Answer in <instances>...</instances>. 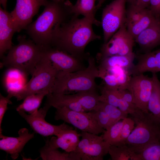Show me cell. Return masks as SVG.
<instances>
[{
	"mask_svg": "<svg viewBox=\"0 0 160 160\" xmlns=\"http://www.w3.org/2000/svg\"><path fill=\"white\" fill-rule=\"evenodd\" d=\"M153 86L152 78L143 73L131 76L127 89L132 93L137 107L148 112V104Z\"/></svg>",
	"mask_w": 160,
	"mask_h": 160,
	"instance_id": "14",
	"label": "cell"
},
{
	"mask_svg": "<svg viewBox=\"0 0 160 160\" xmlns=\"http://www.w3.org/2000/svg\"><path fill=\"white\" fill-rule=\"evenodd\" d=\"M123 124V121L121 120L105 130L102 135L103 140L110 145H116L119 139Z\"/></svg>",
	"mask_w": 160,
	"mask_h": 160,
	"instance_id": "32",
	"label": "cell"
},
{
	"mask_svg": "<svg viewBox=\"0 0 160 160\" xmlns=\"http://www.w3.org/2000/svg\"><path fill=\"white\" fill-rule=\"evenodd\" d=\"M65 0H60L61 1H65Z\"/></svg>",
	"mask_w": 160,
	"mask_h": 160,
	"instance_id": "45",
	"label": "cell"
},
{
	"mask_svg": "<svg viewBox=\"0 0 160 160\" xmlns=\"http://www.w3.org/2000/svg\"><path fill=\"white\" fill-rule=\"evenodd\" d=\"M44 7L37 19L25 29L32 40L43 49L52 47L57 31L73 16L70 12L68 0L48 1Z\"/></svg>",
	"mask_w": 160,
	"mask_h": 160,
	"instance_id": "1",
	"label": "cell"
},
{
	"mask_svg": "<svg viewBox=\"0 0 160 160\" xmlns=\"http://www.w3.org/2000/svg\"><path fill=\"white\" fill-rule=\"evenodd\" d=\"M98 2L96 5V9L97 10L101 6L103 3L106 0H97Z\"/></svg>",
	"mask_w": 160,
	"mask_h": 160,
	"instance_id": "43",
	"label": "cell"
},
{
	"mask_svg": "<svg viewBox=\"0 0 160 160\" xmlns=\"http://www.w3.org/2000/svg\"><path fill=\"white\" fill-rule=\"evenodd\" d=\"M46 96L45 103L56 109L65 107L76 111L87 112L72 94L55 95L49 93Z\"/></svg>",
	"mask_w": 160,
	"mask_h": 160,
	"instance_id": "21",
	"label": "cell"
},
{
	"mask_svg": "<svg viewBox=\"0 0 160 160\" xmlns=\"http://www.w3.org/2000/svg\"><path fill=\"white\" fill-rule=\"evenodd\" d=\"M80 137L79 134L72 127L62 132L58 136L47 140L44 146L49 148H61L66 152L73 151L76 148Z\"/></svg>",
	"mask_w": 160,
	"mask_h": 160,
	"instance_id": "17",
	"label": "cell"
},
{
	"mask_svg": "<svg viewBox=\"0 0 160 160\" xmlns=\"http://www.w3.org/2000/svg\"><path fill=\"white\" fill-rule=\"evenodd\" d=\"M52 1H61L60 0H50Z\"/></svg>",
	"mask_w": 160,
	"mask_h": 160,
	"instance_id": "44",
	"label": "cell"
},
{
	"mask_svg": "<svg viewBox=\"0 0 160 160\" xmlns=\"http://www.w3.org/2000/svg\"><path fill=\"white\" fill-rule=\"evenodd\" d=\"M151 0H126L129 6L141 9H147L149 7Z\"/></svg>",
	"mask_w": 160,
	"mask_h": 160,
	"instance_id": "39",
	"label": "cell"
},
{
	"mask_svg": "<svg viewBox=\"0 0 160 160\" xmlns=\"http://www.w3.org/2000/svg\"><path fill=\"white\" fill-rule=\"evenodd\" d=\"M49 93L48 92L44 91L27 96L23 103L16 108L17 111L27 112L30 114L34 113L38 110L43 98Z\"/></svg>",
	"mask_w": 160,
	"mask_h": 160,
	"instance_id": "27",
	"label": "cell"
},
{
	"mask_svg": "<svg viewBox=\"0 0 160 160\" xmlns=\"http://www.w3.org/2000/svg\"><path fill=\"white\" fill-rule=\"evenodd\" d=\"M135 41L145 53L160 45V19L157 18L139 34Z\"/></svg>",
	"mask_w": 160,
	"mask_h": 160,
	"instance_id": "18",
	"label": "cell"
},
{
	"mask_svg": "<svg viewBox=\"0 0 160 160\" xmlns=\"http://www.w3.org/2000/svg\"><path fill=\"white\" fill-rule=\"evenodd\" d=\"M9 68L5 73L4 80L8 95L11 98L26 84V75L17 68Z\"/></svg>",
	"mask_w": 160,
	"mask_h": 160,
	"instance_id": "23",
	"label": "cell"
},
{
	"mask_svg": "<svg viewBox=\"0 0 160 160\" xmlns=\"http://www.w3.org/2000/svg\"><path fill=\"white\" fill-rule=\"evenodd\" d=\"M39 152L43 160H73L70 152H62L57 148L50 149L44 146Z\"/></svg>",
	"mask_w": 160,
	"mask_h": 160,
	"instance_id": "30",
	"label": "cell"
},
{
	"mask_svg": "<svg viewBox=\"0 0 160 160\" xmlns=\"http://www.w3.org/2000/svg\"><path fill=\"white\" fill-rule=\"evenodd\" d=\"M89 112L98 124L105 130L108 129L113 124L108 114L103 110L97 108Z\"/></svg>",
	"mask_w": 160,
	"mask_h": 160,
	"instance_id": "34",
	"label": "cell"
},
{
	"mask_svg": "<svg viewBox=\"0 0 160 160\" xmlns=\"http://www.w3.org/2000/svg\"><path fill=\"white\" fill-rule=\"evenodd\" d=\"M86 111L95 110L100 101L97 90L84 91L72 94Z\"/></svg>",
	"mask_w": 160,
	"mask_h": 160,
	"instance_id": "26",
	"label": "cell"
},
{
	"mask_svg": "<svg viewBox=\"0 0 160 160\" xmlns=\"http://www.w3.org/2000/svg\"><path fill=\"white\" fill-rule=\"evenodd\" d=\"M7 0H0V3L3 6L4 9L6 10L7 4Z\"/></svg>",
	"mask_w": 160,
	"mask_h": 160,
	"instance_id": "42",
	"label": "cell"
},
{
	"mask_svg": "<svg viewBox=\"0 0 160 160\" xmlns=\"http://www.w3.org/2000/svg\"><path fill=\"white\" fill-rule=\"evenodd\" d=\"M135 57L134 53L128 55H114L107 57L99 61L97 67L99 73L109 69L120 67L129 70L134 65L133 61Z\"/></svg>",
	"mask_w": 160,
	"mask_h": 160,
	"instance_id": "22",
	"label": "cell"
},
{
	"mask_svg": "<svg viewBox=\"0 0 160 160\" xmlns=\"http://www.w3.org/2000/svg\"><path fill=\"white\" fill-rule=\"evenodd\" d=\"M131 75L134 76L146 72H157V64L154 51L144 53L137 57V62L129 71Z\"/></svg>",
	"mask_w": 160,
	"mask_h": 160,
	"instance_id": "24",
	"label": "cell"
},
{
	"mask_svg": "<svg viewBox=\"0 0 160 160\" xmlns=\"http://www.w3.org/2000/svg\"><path fill=\"white\" fill-rule=\"evenodd\" d=\"M17 39L18 44L1 58V67L15 68L26 75H32L41 60L44 49L25 35H19Z\"/></svg>",
	"mask_w": 160,
	"mask_h": 160,
	"instance_id": "4",
	"label": "cell"
},
{
	"mask_svg": "<svg viewBox=\"0 0 160 160\" xmlns=\"http://www.w3.org/2000/svg\"><path fill=\"white\" fill-rule=\"evenodd\" d=\"M119 99L117 93V89L111 88L105 85L101 87L100 101L118 108Z\"/></svg>",
	"mask_w": 160,
	"mask_h": 160,
	"instance_id": "33",
	"label": "cell"
},
{
	"mask_svg": "<svg viewBox=\"0 0 160 160\" xmlns=\"http://www.w3.org/2000/svg\"><path fill=\"white\" fill-rule=\"evenodd\" d=\"M108 153L112 160H137V154L126 144L110 145Z\"/></svg>",
	"mask_w": 160,
	"mask_h": 160,
	"instance_id": "28",
	"label": "cell"
},
{
	"mask_svg": "<svg viewBox=\"0 0 160 160\" xmlns=\"http://www.w3.org/2000/svg\"><path fill=\"white\" fill-rule=\"evenodd\" d=\"M135 153L137 160H160V140L145 145Z\"/></svg>",
	"mask_w": 160,
	"mask_h": 160,
	"instance_id": "29",
	"label": "cell"
},
{
	"mask_svg": "<svg viewBox=\"0 0 160 160\" xmlns=\"http://www.w3.org/2000/svg\"><path fill=\"white\" fill-rule=\"evenodd\" d=\"M126 0H114L103 9L101 22L104 43L125 23Z\"/></svg>",
	"mask_w": 160,
	"mask_h": 160,
	"instance_id": "9",
	"label": "cell"
},
{
	"mask_svg": "<svg viewBox=\"0 0 160 160\" xmlns=\"http://www.w3.org/2000/svg\"><path fill=\"white\" fill-rule=\"evenodd\" d=\"M153 86L148 104V111L160 122V81L156 73H153Z\"/></svg>",
	"mask_w": 160,
	"mask_h": 160,
	"instance_id": "25",
	"label": "cell"
},
{
	"mask_svg": "<svg viewBox=\"0 0 160 160\" xmlns=\"http://www.w3.org/2000/svg\"><path fill=\"white\" fill-rule=\"evenodd\" d=\"M97 0H77L75 4L68 0V5L71 13L75 17L82 15L93 24L99 26L101 22L95 17L96 11L95 2Z\"/></svg>",
	"mask_w": 160,
	"mask_h": 160,
	"instance_id": "20",
	"label": "cell"
},
{
	"mask_svg": "<svg viewBox=\"0 0 160 160\" xmlns=\"http://www.w3.org/2000/svg\"><path fill=\"white\" fill-rule=\"evenodd\" d=\"M48 0H17L15 6L10 13L16 32L25 29L37 14L40 7L45 6Z\"/></svg>",
	"mask_w": 160,
	"mask_h": 160,
	"instance_id": "12",
	"label": "cell"
},
{
	"mask_svg": "<svg viewBox=\"0 0 160 160\" xmlns=\"http://www.w3.org/2000/svg\"><path fill=\"white\" fill-rule=\"evenodd\" d=\"M157 64V72L160 71V49L154 51Z\"/></svg>",
	"mask_w": 160,
	"mask_h": 160,
	"instance_id": "41",
	"label": "cell"
},
{
	"mask_svg": "<svg viewBox=\"0 0 160 160\" xmlns=\"http://www.w3.org/2000/svg\"><path fill=\"white\" fill-rule=\"evenodd\" d=\"M88 66L85 69L58 76L52 89L53 94H70L97 90L95 80L99 77V72L95 59L87 58Z\"/></svg>",
	"mask_w": 160,
	"mask_h": 160,
	"instance_id": "3",
	"label": "cell"
},
{
	"mask_svg": "<svg viewBox=\"0 0 160 160\" xmlns=\"http://www.w3.org/2000/svg\"><path fill=\"white\" fill-rule=\"evenodd\" d=\"M42 54L58 72V76L84 69L82 60L54 47L44 49Z\"/></svg>",
	"mask_w": 160,
	"mask_h": 160,
	"instance_id": "13",
	"label": "cell"
},
{
	"mask_svg": "<svg viewBox=\"0 0 160 160\" xmlns=\"http://www.w3.org/2000/svg\"><path fill=\"white\" fill-rule=\"evenodd\" d=\"M16 32L11 20L10 13L0 7V57L12 47V39Z\"/></svg>",
	"mask_w": 160,
	"mask_h": 160,
	"instance_id": "19",
	"label": "cell"
},
{
	"mask_svg": "<svg viewBox=\"0 0 160 160\" xmlns=\"http://www.w3.org/2000/svg\"><path fill=\"white\" fill-rule=\"evenodd\" d=\"M58 75L50 61L42 54L41 60L30 80L13 97L20 100L31 95L44 91L51 93Z\"/></svg>",
	"mask_w": 160,
	"mask_h": 160,
	"instance_id": "6",
	"label": "cell"
},
{
	"mask_svg": "<svg viewBox=\"0 0 160 160\" xmlns=\"http://www.w3.org/2000/svg\"><path fill=\"white\" fill-rule=\"evenodd\" d=\"M56 109L55 117L56 120H63L81 131L97 135L103 133L105 130L98 124L89 112L76 111L65 107Z\"/></svg>",
	"mask_w": 160,
	"mask_h": 160,
	"instance_id": "10",
	"label": "cell"
},
{
	"mask_svg": "<svg viewBox=\"0 0 160 160\" xmlns=\"http://www.w3.org/2000/svg\"><path fill=\"white\" fill-rule=\"evenodd\" d=\"M81 139L76 149L71 152L73 160H102L108 153L110 145L102 136L81 131Z\"/></svg>",
	"mask_w": 160,
	"mask_h": 160,
	"instance_id": "7",
	"label": "cell"
},
{
	"mask_svg": "<svg viewBox=\"0 0 160 160\" xmlns=\"http://www.w3.org/2000/svg\"><path fill=\"white\" fill-rule=\"evenodd\" d=\"M93 24L84 17H72L64 23L55 34L52 47L67 52L81 60L89 57L85 49L90 42L101 39L96 34Z\"/></svg>",
	"mask_w": 160,
	"mask_h": 160,
	"instance_id": "2",
	"label": "cell"
},
{
	"mask_svg": "<svg viewBox=\"0 0 160 160\" xmlns=\"http://www.w3.org/2000/svg\"><path fill=\"white\" fill-rule=\"evenodd\" d=\"M51 107L45 103L43 107L30 114H27L25 112L21 111L18 112L36 133L45 137L52 135L57 136L65 130L72 127L65 123L55 125L47 122L45 120V117Z\"/></svg>",
	"mask_w": 160,
	"mask_h": 160,
	"instance_id": "11",
	"label": "cell"
},
{
	"mask_svg": "<svg viewBox=\"0 0 160 160\" xmlns=\"http://www.w3.org/2000/svg\"><path fill=\"white\" fill-rule=\"evenodd\" d=\"M148 9L156 18L160 19V0H151Z\"/></svg>",
	"mask_w": 160,
	"mask_h": 160,
	"instance_id": "40",
	"label": "cell"
},
{
	"mask_svg": "<svg viewBox=\"0 0 160 160\" xmlns=\"http://www.w3.org/2000/svg\"><path fill=\"white\" fill-rule=\"evenodd\" d=\"M157 18L148 8L141 9L129 6L126 9L125 24L128 31L135 39Z\"/></svg>",
	"mask_w": 160,
	"mask_h": 160,
	"instance_id": "15",
	"label": "cell"
},
{
	"mask_svg": "<svg viewBox=\"0 0 160 160\" xmlns=\"http://www.w3.org/2000/svg\"><path fill=\"white\" fill-rule=\"evenodd\" d=\"M117 93L119 98L127 102L132 106L137 108L132 95L127 89H117Z\"/></svg>",
	"mask_w": 160,
	"mask_h": 160,
	"instance_id": "38",
	"label": "cell"
},
{
	"mask_svg": "<svg viewBox=\"0 0 160 160\" xmlns=\"http://www.w3.org/2000/svg\"><path fill=\"white\" fill-rule=\"evenodd\" d=\"M18 134V137H15L0 134V150L10 154L14 160L17 158L26 143L33 138L34 133H29L27 129L24 128L19 130Z\"/></svg>",
	"mask_w": 160,
	"mask_h": 160,
	"instance_id": "16",
	"label": "cell"
},
{
	"mask_svg": "<svg viewBox=\"0 0 160 160\" xmlns=\"http://www.w3.org/2000/svg\"><path fill=\"white\" fill-rule=\"evenodd\" d=\"M123 124L118 140L115 145L126 144V142L135 127L134 121L131 118L127 117L123 120Z\"/></svg>",
	"mask_w": 160,
	"mask_h": 160,
	"instance_id": "35",
	"label": "cell"
},
{
	"mask_svg": "<svg viewBox=\"0 0 160 160\" xmlns=\"http://www.w3.org/2000/svg\"><path fill=\"white\" fill-rule=\"evenodd\" d=\"M97 108L105 111L113 124L128 117L127 114L123 112L118 107L104 102L100 101L95 109Z\"/></svg>",
	"mask_w": 160,
	"mask_h": 160,
	"instance_id": "31",
	"label": "cell"
},
{
	"mask_svg": "<svg viewBox=\"0 0 160 160\" xmlns=\"http://www.w3.org/2000/svg\"><path fill=\"white\" fill-rule=\"evenodd\" d=\"M11 97L8 95L6 97L0 95V134L2 133L1 124L4 114L7 109L8 104L12 103L10 100Z\"/></svg>",
	"mask_w": 160,
	"mask_h": 160,
	"instance_id": "37",
	"label": "cell"
},
{
	"mask_svg": "<svg viewBox=\"0 0 160 160\" xmlns=\"http://www.w3.org/2000/svg\"><path fill=\"white\" fill-rule=\"evenodd\" d=\"M134 38L128 31L125 23L123 24L106 43L102 46L97 55L100 61L114 55H126L134 53L133 48Z\"/></svg>",
	"mask_w": 160,
	"mask_h": 160,
	"instance_id": "8",
	"label": "cell"
},
{
	"mask_svg": "<svg viewBox=\"0 0 160 160\" xmlns=\"http://www.w3.org/2000/svg\"><path fill=\"white\" fill-rule=\"evenodd\" d=\"M130 115L135 126L126 144L136 152L145 145L160 140V122L151 113L137 108Z\"/></svg>",
	"mask_w": 160,
	"mask_h": 160,
	"instance_id": "5",
	"label": "cell"
},
{
	"mask_svg": "<svg viewBox=\"0 0 160 160\" xmlns=\"http://www.w3.org/2000/svg\"><path fill=\"white\" fill-rule=\"evenodd\" d=\"M100 78L103 79L104 85L112 88H119V85L115 75L106 73L101 75Z\"/></svg>",
	"mask_w": 160,
	"mask_h": 160,
	"instance_id": "36",
	"label": "cell"
}]
</instances>
